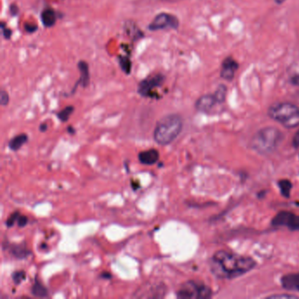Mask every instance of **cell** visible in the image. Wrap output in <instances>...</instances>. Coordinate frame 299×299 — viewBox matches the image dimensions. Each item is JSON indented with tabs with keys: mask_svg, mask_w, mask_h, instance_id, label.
<instances>
[{
	"mask_svg": "<svg viewBox=\"0 0 299 299\" xmlns=\"http://www.w3.org/2000/svg\"><path fill=\"white\" fill-rule=\"evenodd\" d=\"M28 136L26 133H20L14 136L9 141L8 147L12 151L16 152L28 142Z\"/></svg>",
	"mask_w": 299,
	"mask_h": 299,
	"instance_id": "2e32d148",
	"label": "cell"
},
{
	"mask_svg": "<svg viewBox=\"0 0 299 299\" xmlns=\"http://www.w3.org/2000/svg\"><path fill=\"white\" fill-rule=\"evenodd\" d=\"M9 100H10V97H9L8 92L2 90L0 92V104L2 106H6L9 104Z\"/></svg>",
	"mask_w": 299,
	"mask_h": 299,
	"instance_id": "484cf974",
	"label": "cell"
},
{
	"mask_svg": "<svg viewBox=\"0 0 299 299\" xmlns=\"http://www.w3.org/2000/svg\"><path fill=\"white\" fill-rule=\"evenodd\" d=\"M125 31L128 33L129 37L132 38L133 40H138L143 38L144 33L137 27V25L132 21H128L125 24Z\"/></svg>",
	"mask_w": 299,
	"mask_h": 299,
	"instance_id": "9a60e30c",
	"label": "cell"
},
{
	"mask_svg": "<svg viewBox=\"0 0 299 299\" xmlns=\"http://www.w3.org/2000/svg\"><path fill=\"white\" fill-rule=\"evenodd\" d=\"M239 68V64L232 56L226 57L221 64L220 76L226 81H232L235 76L236 72Z\"/></svg>",
	"mask_w": 299,
	"mask_h": 299,
	"instance_id": "9c48e42d",
	"label": "cell"
},
{
	"mask_svg": "<svg viewBox=\"0 0 299 299\" xmlns=\"http://www.w3.org/2000/svg\"><path fill=\"white\" fill-rule=\"evenodd\" d=\"M179 27V20L177 17L167 13V12H161L157 14L151 23L148 25V29L149 31L155 32L165 29H172L176 30Z\"/></svg>",
	"mask_w": 299,
	"mask_h": 299,
	"instance_id": "52a82bcc",
	"label": "cell"
},
{
	"mask_svg": "<svg viewBox=\"0 0 299 299\" xmlns=\"http://www.w3.org/2000/svg\"><path fill=\"white\" fill-rule=\"evenodd\" d=\"M75 108L72 105H68L66 107L64 108L63 110H61L60 112L57 113V118L62 121V122H66L69 120L70 116L72 115V113L74 112Z\"/></svg>",
	"mask_w": 299,
	"mask_h": 299,
	"instance_id": "44dd1931",
	"label": "cell"
},
{
	"mask_svg": "<svg viewBox=\"0 0 299 299\" xmlns=\"http://www.w3.org/2000/svg\"><path fill=\"white\" fill-rule=\"evenodd\" d=\"M291 83L294 84V85L299 86V75H297V76H293V77L291 78Z\"/></svg>",
	"mask_w": 299,
	"mask_h": 299,
	"instance_id": "1f68e13d",
	"label": "cell"
},
{
	"mask_svg": "<svg viewBox=\"0 0 299 299\" xmlns=\"http://www.w3.org/2000/svg\"><path fill=\"white\" fill-rule=\"evenodd\" d=\"M17 223H18L19 228H24V227H26V226L28 225V218L24 215H20L19 219H18V221H17Z\"/></svg>",
	"mask_w": 299,
	"mask_h": 299,
	"instance_id": "83f0119b",
	"label": "cell"
},
{
	"mask_svg": "<svg viewBox=\"0 0 299 299\" xmlns=\"http://www.w3.org/2000/svg\"><path fill=\"white\" fill-rule=\"evenodd\" d=\"M19 217H20V212H19V211H15V212L12 213V214L10 215V217H9L8 219L6 220V221H5V225H6V227L9 228H11L12 227H13V225L16 223L17 221H18Z\"/></svg>",
	"mask_w": 299,
	"mask_h": 299,
	"instance_id": "cb8c5ba5",
	"label": "cell"
},
{
	"mask_svg": "<svg viewBox=\"0 0 299 299\" xmlns=\"http://www.w3.org/2000/svg\"><path fill=\"white\" fill-rule=\"evenodd\" d=\"M292 145H293V147L295 148H299V130L298 132L296 133L295 135L293 137Z\"/></svg>",
	"mask_w": 299,
	"mask_h": 299,
	"instance_id": "4dcf8cb0",
	"label": "cell"
},
{
	"mask_svg": "<svg viewBox=\"0 0 299 299\" xmlns=\"http://www.w3.org/2000/svg\"><path fill=\"white\" fill-rule=\"evenodd\" d=\"M274 1H275V4H281L284 3L286 0H274Z\"/></svg>",
	"mask_w": 299,
	"mask_h": 299,
	"instance_id": "836d02e7",
	"label": "cell"
},
{
	"mask_svg": "<svg viewBox=\"0 0 299 299\" xmlns=\"http://www.w3.org/2000/svg\"><path fill=\"white\" fill-rule=\"evenodd\" d=\"M31 293L36 298H46L48 296V291L40 281L35 280L31 289Z\"/></svg>",
	"mask_w": 299,
	"mask_h": 299,
	"instance_id": "ac0fdd59",
	"label": "cell"
},
{
	"mask_svg": "<svg viewBox=\"0 0 299 299\" xmlns=\"http://www.w3.org/2000/svg\"><path fill=\"white\" fill-rule=\"evenodd\" d=\"M281 282L284 289L290 291H299V273L284 275Z\"/></svg>",
	"mask_w": 299,
	"mask_h": 299,
	"instance_id": "5bb4252c",
	"label": "cell"
},
{
	"mask_svg": "<svg viewBox=\"0 0 299 299\" xmlns=\"http://www.w3.org/2000/svg\"><path fill=\"white\" fill-rule=\"evenodd\" d=\"M40 19L45 28H53L56 24L57 14L54 9L47 7L41 12Z\"/></svg>",
	"mask_w": 299,
	"mask_h": 299,
	"instance_id": "4fadbf2b",
	"label": "cell"
},
{
	"mask_svg": "<svg viewBox=\"0 0 299 299\" xmlns=\"http://www.w3.org/2000/svg\"><path fill=\"white\" fill-rule=\"evenodd\" d=\"M227 94H228V86L225 84H220L215 92L213 93L218 104H222L225 102V100L227 99Z\"/></svg>",
	"mask_w": 299,
	"mask_h": 299,
	"instance_id": "ffe728a7",
	"label": "cell"
},
{
	"mask_svg": "<svg viewBox=\"0 0 299 299\" xmlns=\"http://www.w3.org/2000/svg\"><path fill=\"white\" fill-rule=\"evenodd\" d=\"M283 140V133L274 127H266L260 129L252 138L251 148L255 152L267 155L275 151Z\"/></svg>",
	"mask_w": 299,
	"mask_h": 299,
	"instance_id": "3957f363",
	"label": "cell"
},
{
	"mask_svg": "<svg viewBox=\"0 0 299 299\" xmlns=\"http://www.w3.org/2000/svg\"><path fill=\"white\" fill-rule=\"evenodd\" d=\"M272 225L275 227H287L290 230H299V215L291 211H280L272 220Z\"/></svg>",
	"mask_w": 299,
	"mask_h": 299,
	"instance_id": "ba28073f",
	"label": "cell"
},
{
	"mask_svg": "<svg viewBox=\"0 0 299 299\" xmlns=\"http://www.w3.org/2000/svg\"><path fill=\"white\" fill-rule=\"evenodd\" d=\"M267 114L284 128H295L299 126V107L290 102H278L272 104L268 108Z\"/></svg>",
	"mask_w": 299,
	"mask_h": 299,
	"instance_id": "277c9868",
	"label": "cell"
},
{
	"mask_svg": "<svg viewBox=\"0 0 299 299\" xmlns=\"http://www.w3.org/2000/svg\"><path fill=\"white\" fill-rule=\"evenodd\" d=\"M1 30H2V35L4 37V39L5 40H10L11 37H12V31L10 28L6 26V24L4 23V21L1 22Z\"/></svg>",
	"mask_w": 299,
	"mask_h": 299,
	"instance_id": "d4e9b609",
	"label": "cell"
},
{
	"mask_svg": "<svg viewBox=\"0 0 299 299\" xmlns=\"http://www.w3.org/2000/svg\"><path fill=\"white\" fill-rule=\"evenodd\" d=\"M256 266L255 260L227 250H219L212 255L210 268L219 279H234L245 275Z\"/></svg>",
	"mask_w": 299,
	"mask_h": 299,
	"instance_id": "6da1fadb",
	"label": "cell"
},
{
	"mask_svg": "<svg viewBox=\"0 0 299 299\" xmlns=\"http://www.w3.org/2000/svg\"><path fill=\"white\" fill-rule=\"evenodd\" d=\"M24 29L25 31L28 33H35L38 30V26L34 24V23L27 22V23H25Z\"/></svg>",
	"mask_w": 299,
	"mask_h": 299,
	"instance_id": "4316f807",
	"label": "cell"
},
{
	"mask_svg": "<svg viewBox=\"0 0 299 299\" xmlns=\"http://www.w3.org/2000/svg\"><path fill=\"white\" fill-rule=\"evenodd\" d=\"M269 299H297V297L293 295H289V294H285V295L282 294V295L271 296V297H269Z\"/></svg>",
	"mask_w": 299,
	"mask_h": 299,
	"instance_id": "f546056e",
	"label": "cell"
},
{
	"mask_svg": "<svg viewBox=\"0 0 299 299\" xmlns=\"http://www.w3.org/2000/svg\"><path fill=\"white\" fill-rule=\"evenodd\" d=\"M278 185H279L280 191L283 196H284L285 198H289L291 194V189H292V184L291 182L289 180H281L278 183Z\"/></svg>",
	"mask_w": 299,
	"mask_h": 299,
	"instance_id": "7402d4cb",
	"label": "cell"
},
{
	"mask_svg": "<svg viewBox=\"0 0 299 299\" xmlns=\"http://www.w3.org/2000/svg\"><path fill=\"white\" fill-rule=\"evenodd\" d=\"M184 122L179 114L171 113L164 116L156 123L154 140L163 146L172 143L182 132Z\"/></svg>",
	"mask_w": 299,
	"mask_h": 299,
	"instance_id": "7a4b0ae2",
	"label": "cell"
},
{
	"mask_svg": "<svg viewBox=\"0 0 299 299\" xmlns=\"http://www.w3.org/2000/svg\"><path fill=\"white\" fill-rule=\"evenodd\" d=\"M159 152L155 148L140 152L138 156L140 164L148 165V166H151V165L156 164L157 161L159 160Z\"/></svg>",
	"mask_w": 299,
	"mask_h": 299,
	"instance_id": "7c38bea8",
	"label": "cell"
},
{
	"mask_svg": "<svg viewBox=\"0 0 299 299\" xmlns=\"http://www.w3.org/2000/svg\"><path fill=\"white\" fill-rule=\"evenodd\" d=\"M77 68L80 72V78L72 91L73 93L75 92L76 87H78L79 84L83 88H86V87H88L90 82H91V75H90L88 64L85 61H80L79 63L77 64Z\"/></svg>",
	"mask_w": 299,
	"mask_h": 299,
	"instance_id": "30bf717a",
	"label": "cell"
},
{
	"mask_svg": "<svg viewBox=\"0 0 299 299\" xmlns=\"http://www.w3.org/2000/svg\"><path fill=\"white\" fill-rule=\"evenodd\" d=\"M217 103L213 94H205L200 97L196 101L195 108L201 112H209Z\"/></svg>",
	"mask_w": 299,
	"mask_h": 299,
	"instance_id": "8fae6325",
	"label": "cell"
},
{
	"mask_svg": "<svg viewBox=\"0 0 299 299\" xmlns=\"http://www.w3.org/2000/svg\"><path fill=\"white\" fill-rule=\"evenodd\" d=\"M165 78L166 77L162 73H157L146 77L139 83L137 92L139 95L143 98L154 99L156 97V90L164 85Z\"/></svg>",
	"mask_w": 299,
	"mask_h": 299,
	"instance_id": "8992f818",
	"label": "cell"
},
{
	"mask_svg": "<svg viewBox=\"0 0 299 299\" xmlns=\"http://www.w3.org/2000/svg\"><path fill=\"white\" fill-rule=\"evenodd\" d=\"M9 11H10V13H11L12 16L15 17L19 14L20 8H19V6L16 4H12L10 5Z\"/></svg>",
	"mask_w": 299,
	"mask_h": 299,
	"instance_id": "f1b7e54d",
	"label": "cell"
},
{
	"mask_svg": "<svg viewBox=\"0 0 299 299\" xmlns=\"http://www.w3.org/2000/svg\"><path fill=\"white\" fill-rule=\"evenodd\" d=\"M26 277H27V275H26V273H25V271H23V270H20V271H16L14 272V273H12V281L14 282V283H15L16 285H19V284H20L22 282H24L25 280H26Z\"/></svg>",
	"mask_w": 299,
	"mask_h": 299,
	"instance_id": "603a6c76",
	"label": "cell"
},
{
	"mask_svg": "<svg viewBox=\"0 0 299 299\" xmlns=\"http://www.w3.org/2000/svg\"><path fill=\"white\" fill-rule=\"evenodd\" d=\"M211 295L212 292L207 285L192 280L183 283L176 292V297L182 299H205Z\"/></svg>",
	"mask_w": 299,
	"mask_h": 299,
	"instance_id": "5b68a950",
	"label": "cell"
},
{
	"mask_svg": "<svg viewBox=\"0 0 299 299\" xmlns=\"http://www.w3.org/2000/svg\"><path fill=\"white\" fill-rule=\"evenodd\" d=\"M48 130V125L47 124H41L40 126V132H46Z\"/></svg>",
	"mask_w": 299,
	"mask_h": 299,
	"instance_id": "d6a6232c",
	"label": "cell"
},
{
	"mask_svg": "<svg viewBox=\"0 0 299 299\" xmlns=\"http://www.w3.org/2000/svg\"><path fill=\"white\" fill-rule=\"evenodd\" d=\"M118 61H119V65L122 71L129 75L132 71L133 64L132 61L128 56H118Z\"/></svg>",
	"mask_w": 299,
	"mask_h": 299,
	"instance_id": "d6986e66",
	"label": "cell"
},
{
	"mask_svg": "<svg viewBox=\"0 0 299 299\" xmlns=\"http://www.w3.org/2000/svg\"><path fill=\"white\" fill-rule=\"evenodd\" d=\"M9 250L11 254L18 259H25L30 254V251L22 245H12V247L9 248Z\"/></svg>",
	"mask_w": 299,
	"mask_h": 299,
	"instance_id": "e0dca14e",
	"label": "cell"
}]
</instances>
